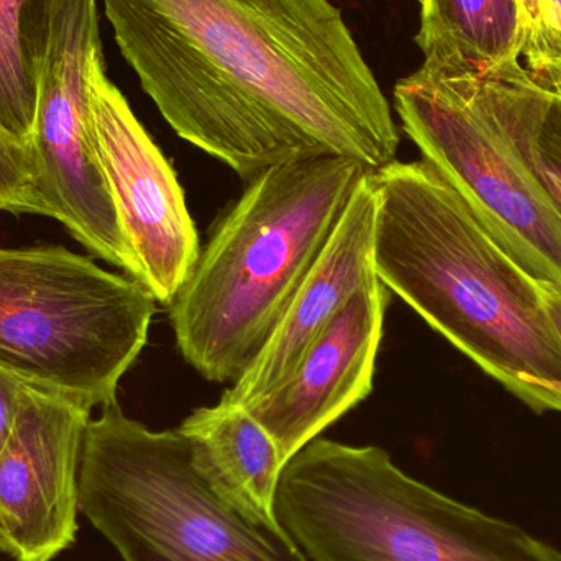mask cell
Returning a JSON list of instances; mask_svg holds the SVG:
<instances>
[{"instance_id": "9", "label": "cell", "mask_w": 561, "mask_h": 561, "mask_svg": "<svg viewBox=\"0 0 561 561\" xmlns=\"http://www.w3.org/2000/svg\"><path fill=\"white\" fill-rule=\"evenodd\" d=\"M104 65L98 53L89 79L92 140L140 272L138 283L170 307L199 260V236L176 173Z\"/></svg>"}, {"instance_id": "23", "label": "cell", "mask_w": 561, "mask_h": 561, "mask_svg": "<svg viewBox=\"0 0 561 561\" xmlns=\"http://www.w3.org/2000/svg\"><path fill=\"white\" fill-rule=\"evenodd\" d=\"M557 94H559V92H557ZM559 95H560V99H561V94H559Z\"/></svg>"}, {"instance_id": "1", "label": "cell", "mask_w": 561, "mask_h": 561, "mask_svg": "<svg viewBox=\"0 0 561 561\" xmlns=\"http://www.w3.org/2000/svg\"><path fill=\"white\" fill-rule=\"evenodd\" d=\"M178 137L252 181L313 158L396 161L391 105L330 0H104Z\"/></svg>"}, {"instance_id": "7", "label": "cell", "mask_w": 561, "mask_h": 561, "mask_svg": "<svg viewBox=\"0 0 561 561\" xmlns=\"http://www.w3.org/2000/svg\"><path fill=\"white\" fill-rule=\"evenodd\" d=\"M392 95L424 160L527 273L561 293V217L460 81L422 65Z\"/></svg>"}, {"instance_id": "5", "label": "cell", "mask_w": 561, "mask_h": 561, "mask_svg": "<svg viewBox=\"0 0 561 561\" xmlns=\"http://www.w3.org/2000/svg\"><path fill=\"white\" fill-rule=\"evenodd\" d=\"M79 511L124 561H310L279 523L226 500L178 428L150 431L117 402L85 428Z\"/></svg>"}, {"instance_id": "16", "label": "cell", "mask_w": 561, "mask_h": 561, "mask_svg": "<svg viewBox=\"0 0 561 561\" xmlns=\"http://www.w3.org/2000/svg\"><path fill=\"white\" fill-rule=\"evenodd\" d=\"M56 0H0V128L30 145Z\"/></svg>"}, {"instance_id": "14", "label": "cell", "mask_w": 561, "mask_h": 561, "mask_svg": "<svg viewBox=\"0 0 561 561\" xmlns=\"http://www.w3.org/2000/svg\"><path fill=\"white\" fill-rule=\"evenodd\" d=\"M450 76L460 81L561 217L560 95L540 85L520 61L478 75Z\"/></svg>"}, {"instance_id": "21", "label": "cell", "mask_w": 561, "mask_h": 561, "mask_svg": "<svg viewBox=\"0 0 561 561\" xmlns=\"http://www.w3.org/2000/svg\"><path fill=\"white\" fill-rule=\"evenodd\" d=\"M520 5H523L524 38H526L524 49H526L536 39L542 25L543 0H520Z\"/></svg>"}, {"instance_id": "22", "label": "cell", "mask_w": 561, "mask_h": 561, "mask_svg": "<svg viewBox=\"0 0 561 561\" xmlns=\"http://www.w3.org/2000/svg\"><path fill=\"white\" fill-rule=\"evenodd\" d=\"M0 553L3 556H10V546L7 542L5 533H3L2 526H0Z\"/></svg>"}, {"instance_id": "3", "label": "cell", "mask_w": 561, "mask_h": 561, "mask_svg": "<svg viewBox=\"0 0 561 561\" xmlns=\"http://www.w3.org/2000/svg\"><path fill=\"white\" fill-rule=\"evenodd\" d=\"M369 173L313 158L249 181L170 304L178 348L203 378L236 382L255 362Z\"/></svg>"}, {"instance_id": "12", "label": "cell", "mask_w": 561, "mask_h": 561, "mask_svg": "<svg viewBox=\"0 0 561 561\" xmlns=\"http://www.w3.org/2000/svg\"><path fill=\"white\" fill-rule=\"evenodd\" d=\"M371 173L353 194L335 232L310 270L275 332L220 402L249 409L294 371L310 343L363 287L375 270L376 196Z\"/></svg>"}, {"instance_id": "13", "label": "cell", "mask_w": 561, "mask_h": 561, "mask_svg": "<svg viewBox=\"0 0 561 561\" xmlns=\"http://www.w3.org/2000/svg\"><path fill=\"white\" fill-rule=\"evenodd\" d=\"M178 431L190 442L197 468L226 500L255 519L278 523L275 500L286 461L247 409L222 402L196 409Z\"/></svg>"}, {"instance_id": "15", "label": "cell", "mask_w": 561, "mask_h": 561, "mask_svg": "<svg viewBox=\"0 0 561 561\" xmlns=\"http://www.w3.org/2000/svg\"><path fill=\"white\" fill-rule=\"evenodd\" d=\"M415 43L422 65L450 75H478L517 62L523 56L520 0H419Z\"/></svg>"}, {"instance_id": "17", "label": "cell", "mask_w": 561, "mask_h": 561, "mask_svg": "<svg viewBox=\"0 0 561 561\" xmlns=\"http://www.w3.org/2000/svg\"><path fill=\"white\" fill-rule=\"evenodd\" d=\"M0 213L45 216L35 184L32 148L0 128Z\"/></svg>"}, {"instance_id": "19", "label": "cell", "mask_w": 561, "mask_h": 561, "mask_svg": "<svg viewBox=\"0 0 561 561\" xmlns=\"http://www.w3.org/2000/svg\"><path fill=\"white\" fill-rule=\"evenodd\" d=\"M546 300L553 327L561 340V293L546 286ZM516 398L536 412H561V381L523 379V388L517 392Z\"/></svg>"}, {"instance_id": "20", "label": "cell", "mask_w": 561, "mask_h": 561, "mask_svg": "<svg viewBox=\"0 0 561 561\" xmlns=\"http://www.w3.org/2000/svg\"><path fill=\"white\" fill-rule=\"evenodd\" d=\"M23 385L15 376L0 369V451L12 434L23 398Z\"/></svg>"}, {"instance_id": "10", "label": "cell", "mask_w": 561, "mask_h": 561, "mask_svg": "<svg viewBox=\"0 0 561 561\" xmlns=\"http://www.w3.org/2000/svg\"><path fill=\"white\" fill-rule=\"evenodd\" d=\"M92 412L25 385L0 451V526L16 561H51L78 536L79 468Z\"/></svg>"}, {"instance_id": "4", "label": "cell", "mask_w": 561, "mask_h": 561, "mask_svg": "<svg viewBox=\"0 0 561 561\" xmlns=\"http://www.w3.org/2000/svg\"><path fill=\"white\" fill-rule=\"evenodd\" d=\"M275 514L310 561H561L552 543L409 477L373 445L307 444L280 473Z\"/></svg>"}, {"instance_id": "11", "label": "cell", "mask_w": 561, "mask_h": 561, "mask_svg": "<svg viewBox=\"0 0 561 561\" xmlns=\"http://www.w3.org/2000/svg\"><path fill=\"white\" fill-rule=\"evenodd\" d=\"M388 302L379 279L358 290L278 388L247 409L275 438L286 463L371 394Z\"/></svg>"}, {"instance_id": "8", "label": "cell", "mask_w": 561, "mask_h": 561, "mask_svg": "<svg viewBox=\"0 0 561 561\" xmlns=\"http://www.w3.org/2000/svg\"><path fill=\"white\" fill-rule=\"evenodd\" d=\"M102 51L98 0H56L39 76L32 148L46 217L91 255L140 279L91 131L92 59Z\"/></svg>"}, {"instance_id": "18", "label": "cell", "mask_w": 561, "mask_h": 561, "mask_svg": "<svg viewBox=\"0 0 561 561\" xmlns=\"http://www.w3.org/2000/svg\"><path fill=\"white\" fill-rule=\"evenodd\" d=\"M523 56L533 78L561 94V0H543L542 25Z\"/></svg>"}, {"instance_id": "2", "label": "cell", "mask_w": 561, "mask_h": 561, "mask_svg": "<svg viewBox=\"0 0 561 561\" xmlns=\"http://www.w3.org/2000/svg\"><path fill=\"white\" fill-rule=\"evenodd\" d=\"M375 270L455 348L517 396L561 381L546 286L527 273L427 161L371 171Z\"/></svg>"}, {"instance_id": "6", "label": "cell", "mask_w": 561, "mask_h": 561, "mask_svg": "<svg viewBox=\"0 0 561 561\" xmlns=\"http://www.w3.org/2000/svg\"><path fill=\"white\" fill-rule=\"evenodd\" d=\"M157 299L65 247L0 249V369L88 411L117 402Z\"/></svg>"}]
</instances>
